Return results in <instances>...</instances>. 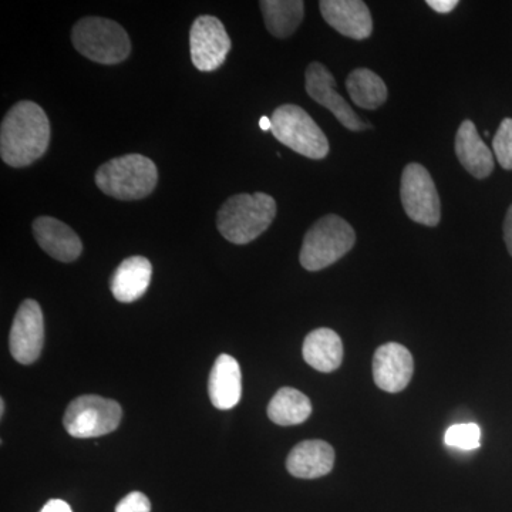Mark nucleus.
<instances>
[{"mask_svg": "<svg viewBox=\"0 0 512 512\" xmlns=\"http://www.w3.org/2000/svg\"><path fill=\"white\" fill-rule=\"evenodd\" d=\"M120 404L104 397L86 394L77 397L64 413V429L74 439H96L113 433L120 426Z\"/></svg>", "mask_w": 512, "mask_h": 512, "instance_id": "0eeeda50", "label": "nucleus"}, {"mask_svg": "<svg viewBox=\"0 0 512 512\" xmlns=\"http://www.w3.org/2000/svg\"><path fill=\"white\" fill-rule=\"evenodd\" d=\"M319 8L326 23L340 35L355 40H365L372 35V15L362 0H322Z\"/></svg>", "mask_w": 512, "mask_h": 512, "instance_id": "ddd939ff", "label": "nucleus"}, {"mask_svg": "<svg viewBox=\"0 0 512 512\" xmlns=\"http://www.w3.org/2000/svg\"><path fill=\"white\" fill-rule=\"evenodd\" d=\"M33 235L40 248L60 262H73L82 255L83 244L69 225L52 217L33 222Z\"/></svg>", "mask_w": 512, "mask_h": 512, "instance_id": "4468645a", "label": "nucleus"}, {"mask_svg": "<svg viewBox=\"0 0 512 512\" xmlns=\"http://www.w3.org/2000/svg\"><path fill=\"white\" fill-rule=\"evenodd\" d=\"M259 6L264 13L266 29L279 39L296 32L305 12V3L301 0H262Z\"/></svg>", "mask_w": 512, "mask_h": 512, "instance_id": "aec40b11", "label": "nucleus"}, {"mask_svg": "<svg viewBox=\"0 0 512 512\" xmlns=\"http://www.w3.org/2000/svg\"><path fill=\"white\" fill-rule=\"evenodd\" d=\"M72 42L80 55L100 64L124 62L131 52L130 37L123 26L96 16L83 18L74 25Z\"/></svg>", "mask_w": 512, "mask_h": 512, "instance_id": "39448f33", "label": "nucleus"}, {"mask_svg": "<svg viewBox=\"0 0 512 512\" xmlns=\"http://www.w3.org/2000/svg\"><path fill=\"white\" fill-rule=\"evenodd\" d=\"M5 416V402H0V417Z\"/></svg>", "mask_w": 512, "mask_h": 512, "instance_id": "c756f323", "label": "nucleus"}, {"mask_svg": "<svg viewBox=\"0 0 512 512\" xmlns=\"http://www.w3.org/2000/svg\"><path fill=\"white\" fill-rule=\"evenodd\" d=\"M481 430L477 424H456L446 431L447 446L460 448V450H476L480 447Z\"/></svg>", "mask_w": 512, "mask_h": 512, "instance_id": "5701e85b", "label": "nucleus"}, {"mask_svg": "<svg viewBox=\"0 0 512 512\" xmlns=\"http://www.w3.org/2000/svg\"><path fill=\"white\" fill-rule=\"evenodd\" d=\"M45 342L42 308L33 299L20 305L10 329L9 346L13 359L22 365H32L39 359Z\"/></svg>", "mask_w": 512, "mask_h": 512, "instance_id": "9d476101", "label": "nucleus"}, {"mask_svg": "<svg viewBox=\"0 0 512 512\" xmlns=\"http://www.w3.org/2000/svg\"><path fill=\"white\" fill-rule=\"evenodd\" d=\"M50 143V123L45 110L33 101H19L6 114L0 127V156L10 167L35 163Z\"/></svg>", "mask_w": 512, "mask_h": 512, "instance_id": "f257e3e1", "label": "nucleus"}, {"mask_svg": "<svg viewBox=\"0 0 512 512\" xmlns=\"http://www.w3.org/2000/svg\"><path fill=\"white\" fill-rule=\"evenodd\" d=\"M335 466V450L322 440H306L289 453L286 468L296 478L313 480L329 474Z\"/></svg>", "mask_w": 512, "mask_h": 512, "instance_id": "2eb2a0df", "label": "nucleus"}, {"mask_svg": "<svg viewBox=\"0 0 512 512\" xmlns=\"http://www.w3.org/2000/svg\"><path fill=\"white\" fill-rule=\"evenodd\" d=\"M275 215L276 202L265 192L234 195L218 211V231L232 244H249L271 227Z\"/></svg>", "mask_w": 512, "mask_h": 512, "instance_id": "f03ea898", "label": "nucleus"}, {"mask_svg": "<svg viewBox=\"0 0 512 512\" xmlns=\"http://www.w3.org/2000/svg\"><path fill=\"white\" fill-rule=\"evenodd\" d=\"M259 127H261V130L264 131H271L272 130V120L268 119V117H261V120H259Z\"/></svg>", "mask_w": 512, "mask_h": 512, "instance_id": "c85d7f7f", "label": "nucleus"}, {"mask_svg": "<svg viewBox=\"0 0 512 512\" xmlns=\"http://www.w3.org/2000/svg\"><path fill=\"white\" fill-rule=\"evenodd\" d=\"M190 47L194 66L200 72H214L227 59L231 39L220 19L205 15L192 23Z\"/></svg>", "mask_w": 512, "mask_h": 512, "instance_id": "1a4fd4ad", "label": "nucleus"}, {"mask_svg": "<svg viewBox=\"0 0 512 512\" xmlns=\"http://www.w3.org/2000/svg\"><path fill=\"white\" fill-rule=\"evenodd\" d=\"M346 89L360 109L376 110L387 100L386 83L369 69L353 70L346 79Z\"/></svg>", "mask_w": 512, "mask_h": 512, "instance_id": "4be33fe9", "label": "nucleus"}, {"mask_svg": "<svg viewBox=\"0 0 512 512\" xmlns=\"http://www.w3.org/2000/svg\"><path fill=\"white\" fill-rule=\"evenodd\" d=\"M456 154L464 168L478 178L490 177L494 170V154L487 144L481 140L476 124L473 121H463L456 136Z\"/></svg>", "mask_w": 512, "mask_h": 512, "instance_id": "dca6fc26", "label": "nucleus"}, {"mask_svg": "<svg viewBox=\"0 0 512 512\" xmlns=\"http://www.w3.org/2000/svg\"><path fill=\"white\" fill-rule=\"evenodd\" d=\"M116 512H151V503L146 495L134 491L117 504Z\"/></svg>", "mask_w": 512, "mask_h": 512, "instance_id": "393cba45", "label": "nucleus"}, {"mask_svg": "<svg viewBox=\"0 0 512 512\" xmlns=\"http://www.w3.org/2000/svg\"><path fill=\"white\" fill-rule=\"evenodd\" d=\"M414 372L412 353L399 343H386L373 357V379L379 389L399 393L409 386Z\"/></svg>", "mask_w": 512, "mask_h": 512, "instance_id": "f8f14e48", "label": "nucleus"}, {"mask_svg": "<svg viewBox=\"0 0 512 512\" xmlns=\"http://www.w3.org/2000/svg\"><path fill=\"white\" fill-rule=\"evenodd\" d=\"M504 241L507 245L508 252L512 256V205L508 208L507 215L504 220Z\"/></svg>", "mask_w": 512, "mask_h": 512, "instance_id": "bb28decb", "label": "nucleus"}, {"mask_svg": "<svg viewBox=\"0 0 512 512\" xmlns=\"http://www.w3.org/2000/svg\"><path fill=\"white\" fill-rule=\"evenodd\" d=\"M355 242V229L348 221L339 215H326L306 232L299 261L306 271H320L342 259Z\"/></svg>", "mask_w": 512, "mask_h": 512, "instance_id": "20e7f679", "label": "nucleus"}, {"mask_svg": "<svg viewBox=\"0 0 512 512\" xmlns=\"http://www.w3.org/2000/svg\"><path fill=\"white\" fill-rule=\"evenodd\" d=\"M311 414V400L292 387H282L278 390L268 406V417L278 426L302 424Z\"/></svg>", "mask_w": 512, "mask_h": 512, "instance_id": "412c9836", "label": "nucleus"}, {"mask_svg": "<svg viewBox=\"0 0 512 512\" xmlns=\"http://www.w3.org/2000/svg\"><path fill=\"white\" fill-rule=\"evenodd\" d=\"M427 5L439 13H450L457 8V0H427Z\"/></svg>", "mask_w": 512, "mask_h": 512, "instance_id": "a878e982", "label": "nucleus"}, {"mask_svg": "<svg viewBox=\"0 0 512 512\" xmlns=\"http://www.w3.org/2000/svg\"><path fill=\"white\" fill-rule=\"evenodd\" d=\"M276 140L303 157L322 160L329 154V141L315 120L293 104L278 107L271 117Z\"/></svg>", "mask_w": 512, "mask_h": 512, "instance_id": "423d86ee", "label": "nucleus"}, {"mask_svg": "<svg viewBox=\"0 0 512 512\" xmlns=\"http://www.w3.org/2000/svg\"><path fill=\"white\" fill-rule=\"evenodd\" d=\"M494 156L504 170H512V119H504L493 140Z\"/></svg>", "mask_w": 512, "mask_h": 512, "instance_id": "b1692460", "label": "nucleus"}, {"mask_svg": "<svg viewBox=\"0 0 512 512\" xmlns=\"http://www.w3.org/2000/svg\"><path fill=\"white\" fill-rule=\"evenodd\" d=\"M211 403L217 409H234L242 396L241 367L237 360L229 355L218 356L210 373L208 382Z\"/></svg>", "mask_w": 512, "mask_h": 512, "instance_id": "f3484780", "label": "nucleus"}, {"mask_svg": "<svg viewBox=\"0 0 512 512\" xmlns=\"http://www.w3.org/2000/svg\"><path fill=\"white\" fill-rule=\"evenodd\" d=\"M156 164L141 154L113 158L101 165L96 173V184L104 194L121 201L141 200L156 188Z\"/></svg>", "mask_w": 512, "mask_h": 512, "instance_id": "7ed1b4c3", "label": "nucleus"}, {"mask_svg": "<svg viewBox=\"0 0 512 512\" xmlns=\"http://www.w3.org/2000/svg\"><path fill=\"white\" fill-rule=\"evenodd\" d=\"M153 266L144 256H130L121 262L111 278L110 288L119 302L131 303L147 292Z\"/></svg>", "mask_w": 512, "mask_h": 512, "instance_id": "a211bd4d", "label": "nucleus"}, {"mask_svg": "<svg viewBox=\"0 0 512 512\" xmlns=\"http://www.w3.org/2000/svg\"><path fill=\"white\" fill-rule=\"evenodd\" d=\"M303 359L322 373L335 372L342 365L343 345L338 333L328 328L313 330L303 342Z\"/></svg>", "mask_w": 512, "mask_h": 512, "instance_id": "6ab92c4d", "label": "nucleus"}, {"mask_svg": "<svg viewBox=\"0 0 512 512\" xmlns=\"http://www.w3.org/2000/svg\"><path fill=\"white\" fill-rule=\"evenodd\" d=\"M306 92L320 106L328 109L346 128L352 131H363L370 128L349 106L348 101L336 92L333 74L318 62L309 64L305 76Z\"/></svg>", "mask_w": 512, "mask_h": 512, "instance_id": "9b49d317", "label": "nucleus"}, {"mask_svg": "<svg viewBox=\"0 0 512 512\" xmlns=\"http://www.w3.org/2000/svg\"><path fill=\"white\" fill-rule=\"evenodd\" d=\"M40 512H73L70 505L63 500H50Z\"/></svg>", "mask_w": 512, "mask_h": 512, "instance_id": "cd10ccee", "label": "nucleus"}, {"mask_svg": "<svg viewBox=\"0 0 512 512\" xmlns=\"http://www.w3.org/2000/svg\"><path fill=\"white\" fill-rule=\"evenodd\" d=\"M400 197L410 220L427 227H436L440 224V195L433 178L423 165H406L400 185Z\"/></svg>", "mask_w": 512, "mask_h": 512, "instance_id": "6e6552de", "label": "nucleus"}]
</instances>
